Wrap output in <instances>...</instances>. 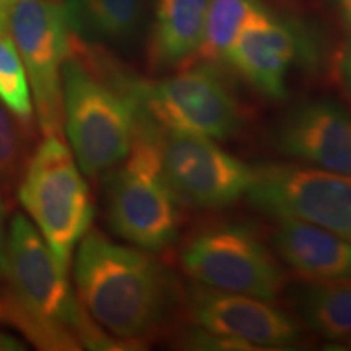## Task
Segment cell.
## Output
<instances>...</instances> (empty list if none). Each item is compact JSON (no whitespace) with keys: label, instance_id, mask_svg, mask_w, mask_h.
<instances>
[{"label":"cell","instance_id":"6da1fadb","mask_svg":"<svg viewBox=\"0 0 351 351\" xmlns=\"http://www.w3.org/2000/svg\"><path fill=\"white\" fill-rule=\"evenodd\" d=\"M73 276L85 313L125 345L156 335L182 300L171 271L153 254L99 230H88L78 243Z\"/></svg>","mask_w":351,"mask_h":351},{"label":"cell","instance_id":"7a4b0ae2","mask_svg":"<svg viewBox=\"0 0 351 351\" xmlns=\"http://www.w3.org/2000/svg\"><path fill=\"white\" fill-rule=\"evenodd\" d=\"M0 320L41 350H114L112 345H124L90 319L70 288L67 269L21 213L13 215L7 232Z\"/></svg>","mask_w":351,"mask_h":351},{"label":"cell","instance_id":"3957f363","mask_svg":"<svg viewBox=\"0 0 351 351\" xmlns=\"http://www.w3.org/2000/svg\"><path fill=\"white\" fill-rule=\"evenodd\" d=\"M138 83L73 34L62 69L64 127L90 178L109 173L129 155L142 119Z\"/></svg>","mask_w":351,"mask_h":351},{"label":"cell","instance_id":"277c9868","mask_svg":"<svg viewBox=\"0 0 351 351\" xmlns=\"http://www.w3.org/2000/svg\"><path fill=\"white\" fill-rule=\"evenodd\" d=\"M158 132L142 117L129 155L109 171L106 182L109 226L148 252L171 247L181 230V202L165 176Z\"/></svg>","mask_w":351,"mask_h":351},{"label":"cell","instance_id":"5b68a950","mask_svg":"<svg viewBox=\"0 0 351 351\" xmlns=\"http://www.w3.org/2000/svg\"><path fill=\"white\" fill-rule=\"evenodd\" d=\"M19 199L64 269L93 219L90 187L60 135H46L29 158Z\"/></svg>","mask_w":351,"mask_h":351},{"label":"cell","instance_id":"8992f818","mask_svg":"<svg viewBox=\"0 0 351 351\" xmlns=\"http://www.w3.org/2000/svg\"><path fill=\"white\" fill-rule=\"evenodd\" d=\"M182 270L202 287L274 301L287 287L278 256L251 228L219 223L195 231L181 249Z\"/></svg>","mask_w":351,"mask_h":351},{"label":"cell","instance_id":"52a82bcc","mask_svg":"<svg viewBox=\"0 0 351 351\" xmlns=\"http://www.w3.org/2000/svg\"><path fill=\"white\" fill-rule=\"evenodd\" d=\"M8 29L32 88L39 129L44 137H62V69L73 36L62 0H15Z\"/></svg>","mask_w":351,"mask_h":351},{"label":"cell","instance_id":"ba28073f","mask_svg":"<svg viewBox=\"0 0 351 351\" xmlns=\"http://www.w3.org/2000/svg\"><path fill=\"white\" fill-rule=\"evenodd\" d=\"M138 98L142 117L161 130L225 140L243 125L236 96L207 62L161 80L140 82Z\"/></svg>","mask_w":351,"mask_h":351},{"label":"cell","instance_id":"9c48e42d","mask_svg":"<svg viewBox=\"0 0 351 351\" xmlns=\"http://www.w3.org/2000/svg\"><path fill=\"white\" fill-rule=\"evenodd\" d=\"M249 204L274 218H295L351 244V176L313 166L256 168Z\"/></svg>","mask_w":351,"mask_h":351},{"label":"cell","instance_id":"30bf717a","mask_svg":"<svg viewBox=\"0 0 351 351\" xmlns=\"http://www.w3.org/2000/svg\"><path fill=\"white\" fill-rule=\"evenodd\" d=\"M158 130L165 176L181 204L215 210L247 195L256 168L223 150L217 140Z\"/></svg>","mask_w":351,"mask_h":351},{"label":"cell","instance_id":"8fae6325","mask_svg":"<svg viewBox=\"0 0 351 351\" xmlns=\"http://www.w3.org/2000/svg\"><path fill=\"white\" fill-rule=\"evenodd\" d=\"M182 304L192 326L244 341L254 351L287 350L301 341L300 322L269 300L194 283Z\"/></svg>","mask_w":351,"mask_h":351},{"label":"cell","instance_id":"7c38bea8","mask_svg":"<svg viewBox=\"0 0 351 351\" xmlns=\"http://www.w3.org/2000/svg\"><path fill=\"white\" fill-rule=\"evenodd\" d=\"M275 142L306 166L351 176V114L335 101L298 103L276 125Z\"/></svg>","mask_w":351,"mask_h":351},{"label":"cell","instance_id":"4fadbf2b","mask_svg":"<svg viewBox=\"0 0 351 351\" xmlns=\"http://www.w3.org/2000/svg\"><path fill=\"white\" fill-rule=\"evenodd\" d=\"M296 52L298 41L291 29L261 8L241 28L226 62L262 96L282 101L288 96L287 78Z\"/></svg>","mask_w":351,"mask_h":351},{"label":"cell","instance_id":"5bb4252c","mask_svg":"<svg viewBox=\"0 0 351 351\" xmlns=\"http://www.w3.org/2000/svg\"><path fill=\"white\" fill-rule=\"evenodd\" d=\"M274 249L304 282L351 280V244L313 223L278 218Z\"/></svg>","mask_w":351,"mask_h":351},{"label":"cell","instance_id":"9a60e30c","mask_svg":"<svg viewBox=\"0 0 351 351\" xmlns=\"http://www.w3.org/2000/svg\"><path fill=\"white\" fill-rule=\"evenodd\" d=\"M210 0H158L148 57L155 69H173L197 54Z\"/></svg>","mask_w":351,"mask_h":351},{"label":"cell","instance_id":"2e32d148","mask_svg":"<svg viewBox=\"0 0 351 351\" xmlns=\"http://www.w3.org/2000/svg\"><path fill=\"white\" fill-rule=\"evenodd\" d=\"M72 33L82 41H124L134 36L145 0H62Z\"/></svg>","mask_w":351,"mask_h":351},{"label":"cell","instance_id":"e0dca14e","mask_svg":"<svg viewBox=\"0 0 351 351\" xmlns=\"http://www.w3.org/2000/svg\"><path fill=\"white\" fill-rule=\"evenodd\" d=\"M302 324L327 340L351 337V280L306 282L296 291Z\"/></svg>","mask_w":351,"mask_h":351},{"label":"cell","instance_id":"ac0fdd59","mask_svg":"<svg viewBox=\"0 0 351 351\" xmlns=\"http://www.w3.org/2000/svg\"><path fill=\"white\" fill-rule=\"evenodd\" d=\"M261 8H263L261 0H210L204 36L197 49L200 60L207 64L226 60L228 51L241 28Z\"/></svg>","mask_w":351,"mask_h":351},{"label":"cell","instance_id":"d6986e66","mask_svg":"<svg viewBox=\"0 0 351 351\" xmlns=\"http://www.w3.org/2000/svg\"><path fill=\"white\" fill-rule=\"evenodd\" d=\"M33 122L20 119L0 99V189L19 186L32 158Z\"/></svg>","mask_w":351,"mask_h":351},{"label":"cell","instance_id":"ffe728a7","mask_svg":"<svg viewBox=\"0 0 351 351\" xmlns=\"http://www.w3.org/2000/svg\"><path fill=\"white\" fill-rule=\"evenodd\" d=\"M0 99L20 119L33 122L28 78L10 34H0Z\"/></svg>","mask_w":351,"mask_h":351},{"label":"cell","instance_id":"44dd1931","mask_svg":"<svg viewBox=\"0 0 351 351\" xmlns=\"http://www.w3.org/2000/svg\"><path fill=\"white\" fill-rule=\"evenodd\" d=\"M179 345L186 350H212V351H254L244 341L231 339V337L219 335V333L208 332L205 328L192 326L189 330H184L179 337Z\"/></svg>","mask_w":351,"mask_h":351},{"label":"cell","instance_id":"7402d4cb","mask_svg":"<svg viewBox=\"0 0 351 351\" xmlns=\"http://www.w3.org/2000/svg\"><path fill=\"white\" fill-rule=\"evenodd\" d=\"M337 73H339L340 85L343 88L345 95L351 99V39L345 44L343 51H341V54L339 57Z\"/></svg>","mask_w":351,"mask_h":351},{"label":"cell","instance_id":"603a6c76","mask_svg":"<svg viewBox=\"0 0 351 351\" xmlns=\"http://www.w3.org/2000/svg\"><path fill=\"white\" fill-rule=\"evenodd\" d=\"M5 202L0 197V283H2L3 275H5L7 265V230H5Z\"/></svg>","mask_w":351,"mask_h":351},{"label":"cell","instance_id":"cb8c5ba5","mask_svg":"<svg viewBox=\"0 0 351 351\" xmlns=\"http://www.w3.org/2000/svg\"><path fill=\"white\" fill-rule=\"evenodd\" d=\"M10 0H0V34H10L8 29V15H10Z\"/></svg>","mask_w":351,"mask_h":351},{"label":"cell","instance_id":"d4e9b609","mask_svg":"<svg viewBox=\"0 0 351 351\" xmlns=\"http://www.w3.org/2000/svg\"><path fill=\"white\" fill-rule=\"evenodd\" d=\"M25 348L26 346L21 343L20 340H16L15 337L0 332V350L7 351V350H25Z\"/></svg>","mask_w":351,"mask_h":351},{"label":"cell","instance_id":"484cf974","mask_svg":"<svg viewBox=\"0 0 351 351\" xmlns=\"http://www.w3.org/2000/svg\"><path fill=\"white\" fill-rule=\"evenodd\" d=\"M341 13H343V19L348 25H351V0H340Z\"/></svg>","mask_w":351,"mask_h":351},{"label":"cell","instance_id":"4316f807","mask_svg":"<svg viewBox=\"0 0 351 351\" xmlns=\"http://www.w3.org/2000/svg\"><path fill=\"white\" fill-rule=\"evenodd\" d=\"M343 348H345V350H351V337H348V339H345Z\"/></svg>","mask_w":351,"mask_h":351},{"label":"cell","instance_id":"83f0119b","mask_svg":"<svg viewBox=\"0 0 351 351\" xmlns=\"http://www.w3.org/2000/svg\"><path fill=\"white\" fill-rule=\"evenodd\" d=\"M10 2H12V3H13V2H15V0H10Z\"/></svg>","mask_w":351,"mask_h":351}]
</instances>
